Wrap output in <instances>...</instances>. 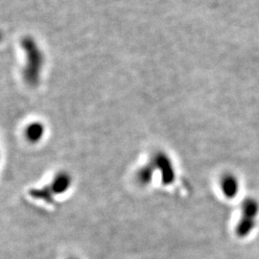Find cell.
<instances>
[{"instance_id":"cell-2","label":"cell","mask_w":259,"mask_h":259,"mask_svg":"<svg viewBox=\"0 0 259 259\" xmlns=\"http://www.w3.org/2000/svg\"><path fill=\"white\" fill-rule=\"evenodd\" d=\"M71 185H72L71 176L65 171H60L53 177L49 186L52 192L57 196V195L65 194V192H67L68 189L71 187Z\"/></svg>"},{"instance_id":"cell-4","label":"cell","mask_w":259,"mask_h":259,"mask_svg":"<svg viewBox=\"0 0 259 259\" xmlns=\"http://www.w3.org/2000/svg\"><path fill=\"white\" fill-rule=\"evenodd\" d=\"M29 195L36 200L45 201L47 204L53 203L54 196H55L49 185H45L44 187H38V188H32L29 191Z\"/></svg>"},{"instance_id":"cell-3","label":"cell","mask_w":259,"mask_h":259,"mask_svg":"<svg viewBox=\"0 0 259 259\" xmlns=\"http://www.w3.org/2000/svg\"><path fill=\"white\" fill-rule=\"evenodd\" d=\"M45 127L39 122L29 124L25 129V138L30 143H37L44 138Z\"/></svg>"},{"instance_id":"cell-1","label":"cell","mask_w":259,"mask_h":259,"mask_svg":"<svg viewBox=\"0 0 259 259\" xmlns=\"http://www.w3.org/2000/svg\"><path fill=\"white\" fill-rule=\"evenodd\" d=\"M22 47L27 55L26 67L24 68V79L29 84L35 85L38 82L39 73L42 67V53L36 42L29 37L22 40Z\"/></svg>"},{"instance_id":"cell-5","label":"cell","mask_w":259,"mask_h":259,"mask_svg":"<svg viewBox=\"0 0 259 259\" xmlns=\"http://www.w3.org/2000/svg\"><path fill=\"white\" fill-rule=\"evenodd\" d=\"M71 259H76V258H71Z\"/></svg>"}]
</instances>
